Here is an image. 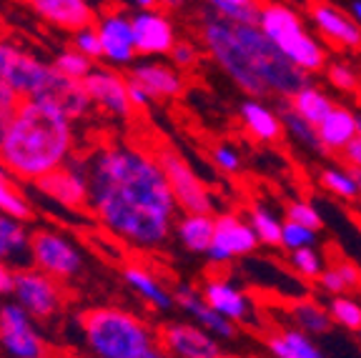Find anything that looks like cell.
<instances>
[{"label": "cell", "instance_id": "cell-1", "mask_svg": "<svg viewBox=\"0 0 361 358\" xmlns=\"http://www.w3.org/2000/svg\"><path fill=\"white\" fill-rule=\"evenodd\" d=\"M85 163L90 208L103 228L135 248L164 246L178 203L158 158L130 143H111Z\"/></svg>", "mask_w": 361, "mask_h": 358}, {"label": "cell", "instance_id": "cell-2", "mask_svg": "<svg viewBox=\"0 0 361 358\" xmlns=\"http://www.w3.org/2000/svg\"><path fill=\"white\" fill-rule=\"evenodd\" d=\"M71 118L38 101H25L0 140V163L25 180H38L71 161Z\"/></svg>", "mask_w": 361, "mask_h": 358}, {"label": "cell", "instance_id": "cell-3", "mask_svg": "<svg viewBox=\"0 0 361 358\" xmlns=\"http://www.w3.org/2000/svg\"><path fill=\"white\" fill-rule=\"evenodd\" d=\"M80 328L98 358H135L153 346L151 328L123 308H90L80 316Z\"/></svg>", "mask_w": 361, "mask_h": 358}, {"label": "cell", "instance_id": "cell-4", "mask_svg": "<svg viewBox=\"0 0 361 358\" xmlns=\"http://www.w3.org/2000/svg\"><path fill=\"white\" fill-rule=\"evenodd\" d=\"M201 43L211 58L219 63L224 70L248 98H266L269 88H266L264 78H261L259 68H256L254 56L248 53L243 40L238 38L236 23L228 18L219 16L209 8V13L203 16L201 23Z\"/></svg>", "mask_w": 361, "mask_h": 358}, {"label": "cell", "instance_id": "cell-5", "mask_svg": "<svg viewBox=\"0 0 361 358\" xmlns=\"http://www.w3.org/2000/svg\"><path fill=\"white\" fill-rule=\"evenodd\" d=\"M256 25L269 35L276 48L306 73H322L329 66L324 43L304 25L299 13L283 3H261Z\"/></svg>", "mask_w": 361, "mask_h": 358}, {"label": "cell", "instance_id": "cell-6", "mask_svg": "<svg viewBox=\"0 0 361 358\" xmlns=\"http://www.w3.org/2000/svg\"><path fill=\"white\" fill-rule=\"evenodd\" d=\"M236 30L238 38L248 48V53L254 56L256 68H259L261 78H264L271 95H276L281 101H291L301 88H306L311 83L309 73L301 70L296 63L288 61L276 48V43L256 23H236Z\"/></svg>", "mask_w": 361, "mask_h": 358}, {"label": "cell", "instance_id": "cell-7", "mask_svg": "<svg viewBox=\"0 0 361 358\" xmlns=\"http://www.w3.org/2000/svg\"><path fill=\"white\" fill-rule=\"evenodd\" d=\"M53 66L18 48L16 43L0 40V78L25 101H35L43 85L48 83Z\"/></svg>", "mask_w": 361, "mask_h": 358}, {"label": "cell", "instance_id": "cell-8", "mask_svg": "<svg viewBox=\"0 0 361 358\" xmlns=\"http://www.w3.org/2000/svg\"><path fill=\"white\" fill-rule=\"evenodd\" d=\"M158 163L164 166L166 178L173 190V198L178 203V208L183 213H214V198H211L209 188L193 173V168L188 166L183 158L171 148H161L156 153Z\"/></svg>", "mask_w": 361, "mask_h": 358}, {"label": "cell", "instance_id": "cell-9", "mask_svg": "<svg viewBox=\"0 0 361 358\" xmlns=\"http://www.w3.org/2000/svg\"><path fill=\"white\" fill-rule=\"evenodd\" d=\"M13 296L30 314V319L45 321L56 316L63 306V293L58 278L43 273L40 268H20L16 271V285Z\"/></svg>", "mask_w": 361, "mask_h": 358}, {"label": "cell", "instance_id": "cell-10", "mask_svg": "<svg viewBox=\"0 0 361 358\" xmlns=\"http://www.w3.org/2000/svg\"><path fill=\"white\" fill-rule=\"evenodd\" d=\"M261 246L259 235H256L251 221L238 216L233 211H226L216 216V230H214V243H211L206 256L214 264H228L233 258H243L256 253Z\"/></svg>", "mask_w": 361, "mask_h": 358}, {"label": "cell", "instance_id": "cell-11", "mask_svg": "<svg viewBox=\"0 0 361 358\" xmlns=\"http://www.w3.org/2000/svg\"><path fill=\"white\" fill-rule=\"evenodd\" d=\"M0 348L13 358H45V341L20 303H6L0 308Z\"/></svg>", "mask_w": 361, "mask_h": 358}, {"label": "cell", "instance_id": "cell-12", "mask_svg": "<svg viewBox=\"0 0 361 358\" xmlns=\"http://www.w3.org/2000/svg\"><path fill=\"white\" fill-rule=\"evenodd\" d=\"M30 256H33L35 268H40L43 273L53 276L58 280L73 278L80 271V264H83L73 243L56 230H35L30 235Z\"/></svg>", "mask_w": 361, "mask_h": 358}, {"label": "cell", "instance_id": "cell-13", "mask_svg": "<svg viewBox=\"0 0 361 358\" xmlns=\"http://www.w3.org/2000/svg\"><path fill=\"white\" fill-rule=\"evenodd\" d=\"M43 196L56 201L58 206L78 208L90 206V188H88V163L85 161H68L66 166L51 171L33 180Z\"/></svg>", "mask_w": 361, "mask_h": 358}, {"label": "cell", "instance_id": "cell-14", "mask_svg": "<svg viewBox=\"0 0 361 358\" xmlns=\"http://www.w3.org/2000/svg\"><path fill=\"white\" fill-rule=\"evenodd\" d=\"M161 348L171 358H219L224 353L221 338L198 323L171 321L158 333Z\"/></svg>", "mask_w": 361, "mask_h": 358}, {"label": "cell", "instance_id": "cell-15", "mask_svg": "<svg viewBox=\"0 0 361 358\" xmlns=\"http://www.w3.org/2000/svg\"><path fill=\"white\" fill-rule=\"evenodd\" d=\"M309 20L319 30L324 40L344 51H359L361 48V25L351 18L349 11H341L329 0H311Z\"/></svg>", "mask_w": 361, "mask_h": 358}, {"label": "cell", "instance_id": "cell-16", "mask_svg": "<svg viewBox=\"0 0 361 358\" xmlns=\"http://www.w3.org/2000/svg\"><path fill=\"white\" fill-rule=\"evenodd\" d=\"M135 51L138 56H171L176 45V28L164 8H146L133 16Z\"/></svg>", "mask_w": 361, "mask_h": 358}, {"label": "cell", "instance_id": "cell-17", "mask_svg": "<svg viewBox=\"0 0 361 358\" xmlns=\"http://www.w3.org/2000/svg\"><path fill=\"white\" fill-rule=\"evenodd\" d=\"M93 106L101 111L111 113L116 118H130L133 116V103L128 95V78L113 73L108 68H93L88 78L83 80Z\"/></svg>", "mask_w": 361, "mask_h": 358}, {"label": "cell", "instance_id": "cell-18", "mask_svg": "<svg viewBox=\"0 0 361 358\" xmlns=\"http://www.w3.org/2000/svg\"><path fill=\"white\" fill-rule=\"evenodd\" d=\"M98 38L103 45V61L111 66H128L135 61V33H133V18L123 13H106L96 20Z\"/></svg>", "mask_w": 361, "mask_h": 358}, {"label": "cell", "instance_id": "cell-19", "mask_svg": "<svg viewBox=\"0 0 361 358\" xmlns=\"http://www.w3.org/2000/svg\"><path fill=\"white\" fill-rule=\"evenodd\" d=\"M35 101L56 108V111H61L63 116L71 118V121H78V118H83L85 113L93 108V101H90L83 80L68 78L56 66H53L51 78L43 85V90L38 93Z\"/></svg>", "mask_w": 361, "mask_h": 358}, {"label": "cell", "instance_id": "cell-20", "mask_svg": "<svg viewBox=\"0 0 361 358\" xmlns=\"http://www.w3.org/2000/svg\"><path fill=\"white\" fill-rule=\"evenodd\" d=\"M173 301L183 314H188L198 326L211 331L221 341H224V338L226 341H228V338H236V333H238L236 323H231V321L224 319L219 311H214L198 288H193V285H188V283H180L173 291Z\"/></svg>", "mask_w": 361, "mask_h": 358}, {"label": "cell", "instance_id": "cell-21", "mask_svg": "<svg viewBox=\"0 0 361 358\" xmlns=\"http://www.w3.org/2000/svg\"><path fill=\"white\" fill-rule=\"evenodd\" d=\"M30 11L58 30L75 33L80 28L93 25V8L90 0H25Z\"/></svg>", "mask_w": 361, "mask_h": 358}, {"label": "cell", "instance_id": "cell-22", "mask_svg": "<svg viewBox=\"0 0 361 358\" xmlns=\"http://www.w3.org/2000/svg\"><path fill=\"white\" fill-rule=\"evenodd\" d=\"M203 298L209 301V306L214 311H219L224 319H228L231 323L241 326L248 323V319L254 316V306H251V298L233 285L231 280L226 278H209L201 288Z\"/></svg>", "mask_w": 361, "mask_h": 358}, {"label": "cell", "instance_id": "cell-23", "mask_svg": "<svg viewBox=\"0 0 361 358\" xmlns=\"http://www.w3.org/2000/svg\"><path fill=\"white\" fill-rule=\"evenodd\" d=\"M128 80H133L135 85H141L148 95L169 101V98H178L186 88V80L180 75V70L166 66V63H138L130 68Z\"/></svg>", "mask_w": 361, "mask_h": 358}, {"label": "cell", "instance_id": "cell-24", "mask_svg": "<svg viewBox=\"0 0 361 358\" xmlns=\"http://www.w3.org/2000/svg\"><path fill=\"white\" fill-rule=\"evenodd\" d=\"M238 118H241V125L246 128V133L259 143H276L286 133L279 111L266 106L264 98H246L238 106Z\"/></svg>", "mask_w": 361, "mask_h": 358}, {"label": "cell", "instance_id": "cell-25", "mask_svg": "<svg viewBox=\"0 0 361 358\" xmlns=\"http://www.w3.org/2000/svg\"><path fill=\"white\" fill-rule=\"evenodd\" d=\"M266 351L274 358H329L322 348L314 343V336L293 328H281L274 333H266Z\"/></svg>", "mask_w": 361, "mask_h": 358}, {"label": "cell", "instance_id": "cell-26", "mask_svg": "<svg viewBox=\"0 0 361 358\" xmlns=\"http://www.w3.org/2000/svg\"><path fill=\"white\" fill-rule=\"evenodd\" d=\"M316 128H319V138H322L326 153H341L349 146V140H354L359 135L356 113L344 106H334L331 113Z\"/></svg>", "mask_w": 361, "mask_h": 358}, {"label": "cell", "instance_id": "cell-27", "mask_svg": "<svg viewBox=\"0 0 361 358\" xmlns=\"http://www.w3.org/2000/svg\"><path fill=\"white\" fill-rule=\"evenodd\" d=\"M180 246L191 253H209L214 243L216 216L214 213H183V218L173 226Z\"/></svg>", "mask_w": 361, "mask_h": 358}, {"label": "cell", "instance_id": "cell-28", "mask_svg": "<svg viewBox=\"0 0 361 358\" xmlns=\"http://www.w3.org/2000/svg\"><path fill=\"white\" fill-rule=\"evenodd\" d=\"M0 261L16 266L33 261V256H30V233L25 230L23 221L6 216V213H0Z\"/></svg>", "mask_w": 361, "mask_h": 358}, {"label": "cell", "instance_id": "cell-29", "mask_svg": "<svg viewBox=\"0 0 361 358\" xmlns=\"http://www.w3.org/2000/svg\"><path fill=\"white\" fill-rule=\"evenodd\" d=\"M288 319L293 321V326L309 336H326L329 331L334 328V319L329 314V308L322 306L316 298H296V301L288 306Z\"/></svg>", "mask_w": 361, "mask_h": 358}, {"label": "cell", "instance_id": "cell-30", "mask_svg": "<svg viewBox=\"0 0 361 358\" xmlns=\"http://www.w3.org/2000/svg\"><path fill=\"white\" fill-rule=\"evenodd\" d=\"M123 278H126V283H128L130 288L143 298V301H148L151 306H156L158 311H171V308L176 306L173 293L166 291L164 283H161L151 271L143 268V266H126Z\"/></svg>", "mask_w": 361, "mask_h": 358}, {"label": "cell", "instance_id": "cell-31", "mask_svg": "<svg viewBox=\"0 0 361 358\" xmlns=\"http://www.w3.org/2000/svg\"><path fill=\"white\" fill-rule=\"evenodd\" d=\"M279 116H281V121H283V130H286V135L296 143V146H301L304 151L314 153V156H329L326 148H324V143H322V138H319V128H316L314 123H309L304 116H299V113L293 111L291 103L281 101Z\"/></svg>", "mask_w": 361, "mask_h": 358}, {"label": "cell", "instance_id": "cell-32", "mask_svg": "<svg viewBox=\"0 0 361 358\" xmlns=\"http://www.w3.org/2000/svg\"><path fill=\"white\" fill-rule=\"evenodd\" d=\"M288 103H291L293 111L299 113V116H304L306 121L314 123V125L322 123L324 118L331 113V108L336 106V103L331 101V95L324 93L322 88H316L314 83H309L306 88H301Z\"/></svg>", "mask_w": 361, "mask_h": 358}, {"label": "cell", "instance_id": "cell-33", "mask_svg": "<svg viewBox=\"0 0 361 358\" xmlns=\"http://www.w3.org/2000/svg\"><path fill=\"white\" fill-rule=\"evenodd\" d=\"M319 183L324 190H329L331 196L341 198V201H356L361 198V185L359 178L354 175L351 168H341V166H326L319 171Z\"/></svg>", "mask_w": 361, "mask_h": 358}, {"label": "cell", "instance_id": "cell-34", "mask_svg": "<svg viewBox=\"0 0 361 358\" xmlns=\"http://www.w3.org/2000/svg\"><path fill=\"white\" fill-rule=\"evenodd\" d=\"M0 213L13 216L18 221H30L33 218V208L30 201L16 188V183L8 175V168L0 163Z\"/></svg>", "mask_w": 361, "mask_h": 358}, {"label": "cell", "instance_id": "cell-35", "mask_svg": "<svg viewBox=\"0 0 361 358\" xmlns=\"http://www.w3.org/2000/svg\"><path fill=\"white\" fill-rule=\"evenodd\" d=\"M248 221L254 226L256 235H259L261 246H269V248H279L281 246V228H283V221L279 218L276 213L271 211V208L261 206V203H254L251 211H248Z\"/></svg>", "mask_w": 361, "mask_h": 358}, {"label": "cell", "instance_id": "cell-36", "mask_svg": "<svg viewBox=\"0 0 361 358\" xmlns=\"http://www.w3.org/2000/svg\"><path fill=\"white\" fill-rule=\"evenodd\" d=\"M326 308H329V314H331V319L336 326L351 331V333H359L361 331V301L359 298H354L351 293L329 296Z\"/></svg>", "mask_w": 361, "mask_h": 358}, {"label": "cell", "instance_id": "cell-37", "mask_svg": "<svg viewBox=\"0 0 361 358\" xmlns=\"http://www.w3.org/2000/svg\"><path fill=\"white\" fill-rule=\"evenodd\" d=\"M209 8L233 23H256L259 18V0H206Z\"/></svg>", "mask_w": 361, "mask_h": 358}, {"label": "cell", "instance_id": "cell-38", "mask_svg": "<svg viewBox=\"0 0 361 358\" xmlns=\"http://www.w3.org/2000/svg\"><path fill=\"white\" fill-rule=\"evenodd\" d=\"M288 266H291L301 278L316 280L324 273V268H326V258L316 251V246H306V248L288 253Z\"/></svg>", "mask_w": 361, "mask_h": 358}, {"label": "cell", "instance_id": "cell-39", "mask_svg": "<svg viewBox=\"0 0 361 358\" xmlns=\"http://www.w3.org/2000/svg\"><path fill=\"white\" fill-rule=\"evenodd\" d=\"M319 241V230L309 228L304 223H296V221L283 218V228H281V248H286L288 253L299 251L306 246H316Z\"/></svg>", "mask_w": 361, "mask_h": 358}, {"label": "cell", "instance_id": "cell-40", "mask_svg": "<svg viewBox=\"0 0 361 358\" xmlns=\"http://www.w3.org/2000/svg\"><path fill=\"white\" fill-rule=\"evenodd\" d=\"M53 66H56L63 75H68V78H75V80H85L90 70H93V61H90V58H85L83 53H78L75 48H68V51L58 53Z\"/></svg>", "mask_w": 361, "mask_h": 358}, {"label": "cell", "instance_id": "cell-41", "mask_svg": "<svg viewBox=\"0 0 361 358\" xmlns=\"http://www.w3.org/2000/svg\"><path fill=\"white\" fill-rule=\"evenodd\" d=\"M326 80L334 85L336 90H344V93H354L359 90V73H356L354 68L344 61H331L326 66Z\"/></svg>", "mask_w": 361, "mask_h": 358}, {"label": "cell", "instance_id": "cell-42", "mask_svg": "<svg viewBox=\"0 0 361 358\" xmlns=\"http://www.w3.org/2000/svg\"><path fill=\"white\" fill-rule=\"evenodd\" d=\"M286 218L288 221H296V223L309 226V228H314V230H322V226H324L322 213L316 211V208L311 206L309 201H301V198H296V201H288Z\"/></svg>", "mask_w": 361, "mask_h": 358}, {"label": "cell", "instance_id": "cell-43", "mask_svg": "<svg viewBox=\"0 0 361 358\" xmlns=\"http://www.w3.org/2000/svg\"><path fill=\"white\" fill-rule=\"evenodd\" d=\"M20 103H23L20 95H18L6 80L0 78V140H3V135H6L8 125H11L13 116L18 113Z\"/></svg>", "mask_w": 361, "mask_h": 358}, {"label": "cell", "instance_id": "cell-44", "mask_svg": "<svg viewBox=\"0 0 361 358\" xmlns=\"http://www.w3.org/2000/svg\"><path fill=\"white\" fill-rule=\"evenodd\" d=\"M73 48L78 53H83L85 58H90V61L103 58V45H101V38H98L96 25H88V28L75 30L73 33Z\"/></svg>", "mask_w": 361, "mask_h": 358}, {"label": "cell", "instance_id": "cell-45", "mask_svg": "<svg viewBox=\"0 0 361 358\" xmlns=\"http://www.w3.org/2000/svg\"><path fill=\"white\" fill-rule=\"evenodd\" d=\"M211 158H214V163L219 166L224 173H241L243 171V158L241 153L236 151L233 146H228V143H219V146H214V151H211Z\"/></svg>", "mask_w": 361, "mask_h": 358}, {"label": "cell", "instance_id": "cell-46", "mask_svg": "<svg viewBox=\"0 0 361 358\" xmlns=\"http://www.w3.org/2000/svg\"><path fill=\"white\" fill-rule=\"evenodd\" d=\"M331 266L338 271V276L344 278L349 293H359L361 291V268L354 264V261H349V258H336Z\"/></svg>", "mask_w": 361, "mask_h": 358}, {"label": "cell", "instance_id": "cell-47", "mask_svg": "<svg viewBox=\"0 0 361 358\" xmlns=\"http://www.w3.org/2000/svg\"><path fill=\"white\" fill-rule=\"evenodd\" d=\"M316 283H319V288H322L324 293H326V298L329 296H341V293H349V288H346V283H344V278L338 276V271L334 268L331 264L324 268V273L316 278Z\"/></svg>", "mask_w": 361, "mask_h": 358}, {"label": "cell", "instance_id": "cell-48", "mask_svg": "<svg viewBox=\"0 0 361 358\" xmlns=\"http://www.w3.org/2000/svg\"><path fill=\"white\" fill-rule=\"evenodd\" d=\"M171 61L176 68H193L198 63V48L188 40H176L173 51H171Z\"/></svg>", "mask_w": 361, "mask_h": 358}, {"label": "cell", "instance_id": "cell-49", "mask_svg": "<svg viewBox=\"0 0 361 358\" xmlns=\"http://www.w3.org/2000/svg\"><path fill=\"white\" fill-rule=\"evenodd\" d=\"M338 156L344 158L346 168H359L361 171V135H356L354 140H349V146L338 153Z\"/></svg>", "mask_w": 361, "mask_h": 358}, {"label": "cell", "instance_id": "cell-50", "mask_svg": "<svg viewBox=\"0 0 361 358\" xmlns=\"http://www.w3.org/2000/svg\"><path fill=\"white\" fill-rule=\"evenodd\" d=\"M13 285H16V271H11V266L0 261V296L13 293Z\"/></svg>", "mask_w": 361, "mask_h": 358}, {"label": "cell", "instance_id": "cell-51", "mask_svg": "<svg viewBox=\"0 0 361 358\" xmlns=\"http://www.w3.org/2000/svg\"><path fill=\"white\" fill-rule=\"evenodd\" d=\"M128 95H130V103H133L135 108H146L148 103H151V95H148L141 85H135L133 80H128Z\"/></svg>", "mask_w": 361, "mask_h": 358}, {"label": "cell", "instance_id": "cell-52", "mask_svg": "<svg viewBox=\"0 0 361 358\" xmlns=\"http://www.w3.org/2000/svg\"><path fill=\"white\" fill-rule=\"evenodd\" d=\"M135 358H171V356L161 346H151V348H146L143 353H138Z\"/></svg>", "mask_w": 361, "mask_h": 358}, {"label": "cell", "instance_id": "cell-53", "mask_svg": "<svg viewBox=\"0 0 361 358\" xmlns=\"http://www.w3.org/2000/svg\"><path fill=\"white\" fill-rule=\"evenodd\" d=\"M186 0H158V8H164V11H178Z\"/></svg>", "mask_w": 361, "mask_h": 358}, {"label": "cell", "instance_id": "cell-54", "mask_svg": "<svg viewBox=\"0 0 361 358\" xmlns=\"http://www.w3.org/2000/svg\"><path fill=\"white\" fill-rule=\"evenodd\" d=\"M349 13H351V18H354V20L361 25V0H351V3H349Z\"/></svg>", "mask_w": 361, "mask_h": 358}, {"label": "cell", "instance_id": "cell-55", "mask_svg": "<svg viewBox=\"0 0 361 358\" xmlns=\"http://www.w3.org/2000/svg\"><path fill=\"white\" fill-rule=\"evenodd\" d=\"M138 11H146V8H158V0H130Z\"/></svg>", "mask_w": 361, "mask_h": 358}, {"label": "cell", "instance_id": "cell-56", "mask_svg": "<svg viewBox=\"0 0 361 358\" xmlns=\"http://www.w3.org/2000/svg\"><path fill=\"white\" fill-rule=\"evenodd\" d=\"M356 128H359V135H361V113H356Z\"/></svg>", "mask_w": 361, "mask_h": 358}, {"label": "cell", "instance_id": "cell-57", "mask_svg": "<svg viewBox=\"0 0 361 358\" xmlns=\"http://www.w3.org/2000/svg\"><path fill=\"white\" fill-rule=\"evenodd\" d=\"M351 171H354V175L359 178V185H361V171H359V168H351Z\"/></svg>", "mask_w": 361, "mask_h": 358}, {"label": "cell", "instance_id": "cell-58", "mask_svg": "<svg viewBox=\"0 0 361 358\" xmlns=\"http://www.w3.org/2000/svg\"><path fill=\"white\" fill-rule=\"evenodd\" d=\"M219 358H238V356H226V353H221V356Z\"/></svg>", "mask_w": 361, "mask_h": 358}, {"label": "cell", "instance_id": "cell-59", "mask_svg": "<svg viewBox=\"0 0 361 358\" xmlns=\"http://www.w3.org/2000/svg\"><path fill=\"white\" fill-rule=\"evenodd\" d=\"M359 341H361V331H359Z\"/></svg>", "mask_w": 361, "mask_h": 358}]
</instances>
